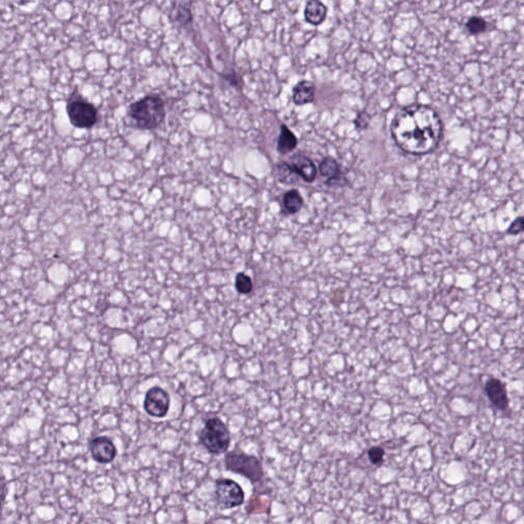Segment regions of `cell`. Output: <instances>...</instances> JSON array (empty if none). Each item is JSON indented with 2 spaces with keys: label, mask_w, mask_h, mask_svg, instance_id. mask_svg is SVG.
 <instances>
[{
  "label": "cell",
  "mask_w": 524,
  "mask_h": 524,
  "mask_svg": "<svg viewBox=\"0 0 524 524\" xmlns=\"http://www.w3.org/2000/svg\"><path fill=\"white\" fill-rule=\"evenodd\" d=\"M393 141L411 155L431 153L444 136V124L436 110L415 104L399 110L390 124Z\"/></svg>",
  "instance_id": "cell-1"
},
{
  "label": "cell",
  "mask_w": 524,
  "mask_h": 524,
  "mask_svg": "<svg viewBox=\"0 0 524 524\" xmlns=\"http://www.w3.org/2000/svg\"><path fill=\"white\" fill-rule=\"evenodd\" d=\"M128 116L139 130H156L165 120V103L159 95H147L131 104Z\"/></svg>",
  "instance_id": "cell-2"
},
{
  "label": "cell",
  "mask_w": 524,
  "mask_h": 524,
  "mask_svg": "<svg viewBox=\"0 0 524 524\" xmlns=\"http://www.w3.org/2000/svg\"><path fill=\"white\" fill-rule=\"evenodd\" d=\"M66 111L71 124L81 130L93 128L99 120L97 108L77 91H73L67 99Z\"/></svg>",
  "instance_id": "cell-3"
},
{
  "label": "cell",
  "mask_w": 524,
  "mask_h": 524,
  "mask_svg": "<svg viewBox=\"0 0 524 524\" xmlns=\"http://www.w3.org/2000/svg\"><path fill=\"white\" fill-rule=\"evenodd\" d=\"M200 442L211 454H224L230 448V431L219 418H211L200 433Z\"/></svg>",
  "instance_id": "cell-4"
},
{
  "label": "cell",
  "mask_w": 524,
  "mask_h": 524,
  "mask_svg": "<svg viewBox=\"0 0 524 524\" xmlns=\"http://www.w3.org/2000/svg\"><path fill=\"white\" fill-rule=\"evenodd\" d=\"M224 463L228 471L245 476L252 484H257L263 477L261 462L257 457L251 456V455L238 452L228 453L226 455Z\"/></svg>",
  "instance_id": "cell-5"
},
{
  "label": "cell",
  "mask_w": 524,
  "mask_h": 524,
  "mask_svg": "<svg viewBox=\"0 0 524 524\" xmlns=\"http://www.w3.org/2000/svg\"><path fill=\"white\" fill-rule=\"evenodd\" d=\"M216 500L222 508L232 509L244 503L243 488L232 479H218L215 484Z\"/></svg>",
  "instance_id": "cell-6"
},
{
  "label": "cell",
  "mask_w": 524,
  "mask_h": 524,
  "mask_svg": "<svg viewBox=\"0 0 524 524\" xmlns=\"http://www.w3.org/2000/svg\"><path fill=\"white\" fill-rule=\"evenodd\" d=\"M169 394L160 388H153L145 394L143 409L152 417L164 418L169 411Z\"/></svg>",
  "instance_id": "cell-7"
},
{
  "label": "cell",
  "mask_w": 524,
  "mask_h": 524,
  "mask_svg": "<svg viewBox=\"0 0 524 524\" xmlns=\"http://www.w3.org/2000/svg\"><path fill=\"white\" fill-rule=\"evenodd\" d=\"M91 456L101 464H109L117 456V449L110 438L99 436L89 444Z\"/></svg>",
  "instance_id": "cell-8"
},
{
  "label": "cell",
  "mask_w": 524,
  "mask_h": 524,
  "mask_svg": "<svg viewBox=\"0 0 524 524\" xmlns=\"http://www.w3.org/2000/svg\"><path fill=\"white\" fill-rule=\"evenodd\" d=\"M484 392L490 403L501 411H506L509 407L508 392L506 385L498 378H490L484 385Z\"/></svg>",
  "instance_id": "cell-9"
},
{
  "label": "cell",
  "mask_w": 524,
  "mask_h": 524,
  "mask_svg": "<svg viewBox=\"0 0 524 524\" xmlns=\"http://www.w3.org/2000/svg\"><path fill=\"white\" fill-rule=\"evenodd\" d=\"M293 171L297 174V176L302 178L305 182H313L317 178L318 168L313 161L307 156L296 155L292 159V164H290Z\"/></svg>",
  "instance_id": "cell-10"
},
{
  "label": "cell",
  "mask_w": 524,
  "mask_h": 524,
  "mask_svg": "<svg viewBox=\"0 0 524 524\" xmlns=\"http://www.w3.org/2000/svg\"><path fill=\"white\" fill-rule=\"evenodd\" d=\"M315 85L311 81L303 80L293 88V102L295 105L305 106L315 101Z\"/></svg>",
  "instance_id": "cell-11"
},
{
  "label": "cell",
  "mask_w": 524,
  "mask_h": 524,
  "mask_svg": "<svg viewBox=\"0 0 524 524\" xmlns=\"http://www.w3.org/2000/svg\"><path fill=\"white\" fill-rule=\"evenodd\" d=\"M328 8L323 2L311 0L305 8V18L309 24L319 26L327 18Z\"/></svg>",
  "instance_id": "cell-12"
},
{
  "label": "cell",
  "mask_w": 524,
  "mask_h": 524,
  "mask_svg": "<svg viewBox=\"0 0 524 524\" xmlns=\"http://www.w3.org/2000/svg\"><path fill=\"white\" fill-rule=\"evenodd\" d=\"M297 145H298V139H297L296 135L293 133V131H291L288 126L282 124L278 143H276V151L281 155H288L296 149Z\"/></svg>",
  "instance_id": "cell-13"
},
{
  "label": "cell",
  "mask_w": 524,
  "mask_h": 524,
  "mask_svg": "<svg viewBox=\"0 0 524 524\" xmlns=\"http://www.w3.org/2000/svg\"><path fill=\"white\" fill-rule=\"evenodd\" d=\"M303 204H305L303 198L297 190L288 191V192L285 193L284 197H283L284 211L290 215L298 213L302 209Z\"/></svg>",
  "instance_id": "cell-14"
},
{
  "label": "cell",
  "mask_w": 524,
  "mask_h": 524,
  "mask_svg": "<svg viewBox=\"0 0 524 524\" xmlns=\"http://www.w3.org/2000/svg\"><path fill=\"white\" fill-rule=\"evenodd\" d=\"M274 174L278 182H283L285 184H295L297 178H298L297 174L293 171L290 164L286 163V162H281V163L276 164L274 166Z\"/></svg>",
  "instance_id": "cell-15"
},
{
  "label": "cell",
  "mask_w": 524,
  "mask_h": 524,
  "mask_svg": "<svg viewBox=\"0 0 524 524\" xmlns=\"http://www.w3.org/2000/svg\"><path fill=\"white\" fill-rule=\"evenodd\" d=\"M319 170L320 174H321L322 176H327L328 178L341 174L340 165H339L337 160L333 157H326L325 159L320 163Z\"/></svg>",
  "instance_id": "cell-16"
},
{
  "label": "cell",
  "mask_w": 524,
  "mask_h": 524,
  "mask_svg": "<svg viewBox=\"0 0 524 524\" xmlns=\"http://www.w3.org/2000/svg\"><path fill=\"white\" fill-rule=\"evenodd\" d=\"M466 28L468 29L470 34L479 35L488 29V23L480 16H471L466 23Z\"/></svg>",
  "instance_id": "cell-17"
},
{
  "label": "cell",
  "mask_w": 524,
  "mask_h": 524,
  "mask_svg": "<svg viewBox=\"0 0 524 524\" xmlns=\"http://www.w3.org/2000/svg\"><path fill=\"white\" fill-rule=\"evenodd\" d=\"M253 284L250 276H247L244 272L238 274L236 278V289L241 294H249L252 291Z\"/></svg>",
  "instance_id": "cell-18"
},
{
  "label": "cell",
  "mask_w": 524,
  "mask_h": 524,
  "mask_svg": "<svg viewBox=\"0 0 524 524\" xmlns=\"http://www.w3.org/2000/svg\"><path fill=\"white\" fill-rule=\"evenodd\" d=\"M187 3H182V6H180L178 10V14H176V20L178 22L182 23V25L190 24L192 23V12H191V6L186 8Z\"/></svg>",
  "instance_id": "cell-19"
},
{
  "label": "cell",
  "mask_w": 524,
  "mask_h": 524,
  "mask_svg": "<svg viewBox=\"0 0 524 524\" xmlns=\"http://www.w3.org/2000/svg\"><path fill=\"white\" fill-rule=\"evenodd\" d=\"M353 123H355L357 130H367L370 126V116L366 112H359V113H357V118H355Z\"/></svg>",
  "instance_id": "cell-20"
},
{
  "label": "cell",
  "mask_w": 524,
  "mask_h": 524,
  "mask_svg": "<svg viewBox=\"0 0 524 524\" xmlns=\"http://www.w3.org/2000/svg\"><path fill=\"white\" fill-rule=\"evenodd\" d=\"M524 230V219L523 216H519L516 219L513 220L512 224L509 226L507 230V234L511 235V236H517V235L521 234Z\"/></svg>",
  "instance_id": "cell-21"
},
{
  "label": "cell",
  "mask_w": 524,
  "mask_h": 524,
  "mask_svg": "<svg viewBox=\"0 0 524 524\" xmlns=\"http://www.w3.org/2000/svg\"><path fill=\"white\" fill-rule=\"evenodd\" d=\"M368 455H369L370 461L375 465H378L383 461L385 453H384L383 449L379 448V446H373V448L370 449Z\"/></svg>",
  "instance_id": "cell-22"
},
{
  "label": "cell",
  "mask_w": 524,
  "mask_h": 524,
  "mask_svg": "<svg viewBox=\"0 0 524 524\" xmlns=\"http://www.w3.org/2000/svg\"><path fill=\"white\" fill-rule=\"evenodd\" d=\"M346 184V178H345L342 174H337V176H332V178H329L325 182V184H327L330 188H333V187H343Z\"/></svg>",
  "instance_id": "cell-23"
},
{
  "label": "cell",
  "mask_w": 524,
  "mask_h": 524,
  "mask_svg": "<svg viewBox=\"0 0 524 524\" xmlns=\"http://www.w3.org/2000/svg\"><path fill=\"white\" fill-rule=\"evenodd\" d=\"M6 497V484L4 481L3 478L0 476V510H1L2 505H3L4 500Z\"/></svg>",
  "instance_id": "cell-24"
}]
</instances>
